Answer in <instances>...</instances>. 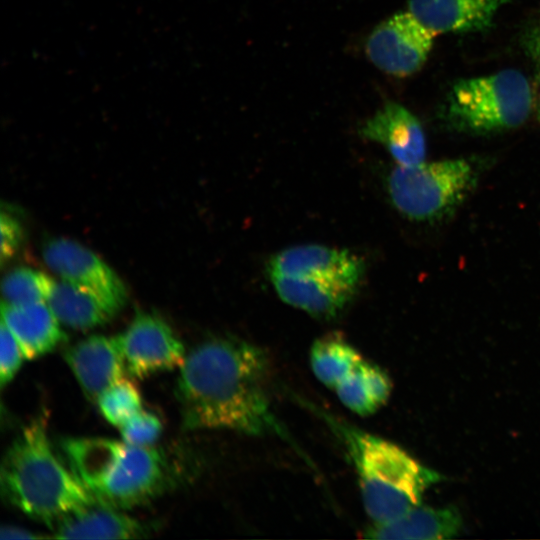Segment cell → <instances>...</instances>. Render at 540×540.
Here are the masks:
<instances>
[{"label": "cell", "instance_id": "cell-7", "mask_svg": "<svg viewBox=\"0 0 540 540\" xmlns=\"http://www.w3.org/2000/svg\"><path fill=\"white\" fill-rule=\"evenodd\" d=\"M466 159L398 165L390 173L387 189L395 208L417 221L449 217L472 192L477 173Z\"/></svg>", "mask_w": 540, "mask_h": 540}, {"label": "cell", "instance_id": "cell-13", "mask_svg": "<svg viewBox=\"0 0 540 540\" xmlns=\"http://www.w3.org/2000/svg\"><path fill=\"white\" fill-rule=\"evenodd\" d=\"M512 0H409L408 11L435 35L488 29Z\"/></svg>", "mask_w": 540, "mask_h": 540}, {"label": "cell", "instance_id": "cell-18", "mask_svg": "<svg viewBox=\"0 0 540 540\" xmlns=\"http://www.w3.org/2000/svg\"><path fill=\"white\" fill-rule=\"evenodd\" d=\"M46 302L60 323L74 329L102 326L115 316L93 294L64 280L55 282Z\"/></svg>", "mask_w": 540, "mask_h": 540}, {"label": "cell", "instance_id": "cell-1", "mask_svg": "<svg viewBox=\"0 0 540 540\" xmlns=\"http://www.w3.org/2000/svg\"><path fill=\"white\" fill-rule=\"evenodd\" d=\"M269 381V359L256 345L233 337L200 343L186 355L177 380L184 427L252 436L281 433Z\"/></svg>", "mask_w": 540, "mask_h": 540}, {"label": "cell", "instance_id": "cell-26", "mask_svg": "<svg viewBox=\"0 0 540 540\" xmlns=\"http://www.w3.org/2000/svg\"><path fill=\"white\" fill-rule=\"evenodd\" d=\"M42 538V536L34 534L26 529L12 526H4L0 531V539L2 540H11V539H36Z\"/></svg>", "mask_w": 540, "mask_h": 540}, {"label": "cell", "instance_id": "cell-19", "mask_svg": "<svg viewBox=\"0 0 540 540\" xmlns=\"http://www.w3.org/2000/svg\"><path fill=\"white\" fill-rule=\"evenodd\" d=\"M364 357L338 334L316 340L310 350V365L317 380L334 391Z\"/></svg>", "mask_w": 540, "mask_h": 540}, {"label": "cell", "instance_id": "cell-24", "mask_svg": "<svg viewBox=\"0 0 540 540\" xmlns=\"http://www.w3.org/2000/svg\"><path fill=\"white\" fill-rule=\"evenodd\" d=\"M0 232V260L4 264L20 247L23 239V228L13 215L2 211L0 216Z\"/></svg>", "mask_w": 540, "mask_h": 540}, {"label": "cell", "instance_id": "cell-16", "mask_svg": "<svg viewBox=\"0 0 540 540\" xmlns=\"http://www.w3.org/2000/svg\"><path fill=\"white\" fill-rule=\"evenodd\" d=\"M51 529L59 539H131L145 534L139 521L99 503L63 517Z\"/></svg>", "mask_w": 540, "mask_h": 540}, {"label": "cell", "instance_id": "cell-25", "mask_svg": "<svg viewBox=\"0 0 540 540\" xmlns=\"http://www.w3.org/2000/svg\"><path fill=\"white\" fill-rule=\"evenodd\" d=\"M523 43L528 55L540 64V20L527 30Z\"/></svg>", "mask_w": 540, "mask_h": 540}, {"label": "cell", "instance_id": "cell-23", "mask_svg": "<svg viewBox=\"0 0 540 540\" xmlns=\"http://www.w3.org/2000/svg\"><path fill=\"white\" fill-rule=\"evenodd\" d=\"M21 347L9 330L1 321L0 327V382L4 387L18 372L24 359Z\"/></svg>", "mask_w": 540, "mask_h": 540}, {"label": "cell", "instance_id": "cell-4", "mask_svg": "<svg viewBox=\"0 0 540 540\" xmlns=\"http://www.w3.org/2000/svg\"><path fill=\"white\" fill-rule=\"evenodd\" d=\"M353 462L364 510L373 523L391 521L421 504L441 476L395 443L325 416Z\"/></svg>", "mask_w": 540, "mask_h": 540}, {"label": "cell", "instance_id": "cell-20", "mask_svg": "<svg viewBox=\"0 0 540 540\" xmlns=\"http://www.w3.org/2000/svg\"><path fill=\"white\" fill-rule=\"evenodd\" d=\"M55 281L47 274L31 268L10 271L2 280L3 302L12 305L47 301Z\"/></svg>", "mask_w": 540, "mask_h": 540}, {"label": "cell", "instance_id": "cell-10", "mask_svg": "<svg viewBox=\"0 0 540 540\" xmlns=\"http://www.w3.org/2000/svg\"><path fill=\"white\" fill-rule=\"evenodd\" d=\"M117 336L127 373L134 378L144 379L181 366L186 357L184 346L172 328L153 314H137Z\"/></svg>", "mask_w": 540, "mask_h": 540}, {"label": "cell", "instance_id": "cell-15", "mask_svg": "<svg viewBox=\"0 0 540 540\" xmlns=\"http://www.w3.org/2000/svg\"><path fill=\"white\" fill-rule=\"evenodd\" d=\"M461 526V515L454 507L418 505L391 521L373 523L364 531V537L382 540L449 539L460 532Z\"/></svg>", "mask_w": 540, "mask_h": 540}, {"label": "cell", "instance_id": "cell-12", "mask_svg": "<svg viewBox=\"0 0 540 540\" xmlns=\"http://www.w3.org/2000/svg\"><path fill=\"white\" fill-rule=\"evenodd\" d=\"M359 134L383 145L400 166H413L425 161L426 138L418 118L396 102H387L366 120Z\"/></svg>", "mask_w": 540, "mask_h": 540}, {"label": "cell", "instance_id": "cell-9", "mask_svg": "<svg viewBox=\"0 0 540 540\" xmlns=\"http://www.w3.org/2000/svg\"><path fill=\"white\" fill-rule=\"evenodd\" d=\"M43 258L62 280L93 294L114 315L126 304L127 292L121 279L83 245L69 239H53L44 246Z\"/></svg>", "mask_w": 540, "mask_h": 540}, {"label": "cell", "instance_id": "cell-2", "mask_svg": "<svg viewBox=\"0 0 540 540\" xmlns=\"http://www.w3.org/2000/svg\"><path fill=\"white\" fill-rule=\"evenodd\" d=\"M0 484L8 504L50 528L63 517L97 503L57 458L41 417L9 446L1 463Z\"/></svg>", "mask_w": 540, "mask_h": 540}, {"label": "cell", "instance_id": "cell-5", "mask_svg": "<svg viewBox=\"0 0 540 540\" xmlns=\"http://www.w3.org/2000/svg\"><path fill=\"white\" fill-rule=\"evenodd\" d=\"M267 271L282 301L318 319L330 320L357 294L365 265L350 251L309 244L275 254Z\"/></svg>", "mask_w": 540, "mask_h": 540}, {"label": "cell", "instance_id": "cell-22", "mask_svg": "<svg viewBox=\"0 0 540 540\" xmlns=\"http://www.w3.org/2000/svg\"><path fill=\"white\" fill-rule=\"evenodd\" d=\"M119 428L124 442L135 446H151L159 438L162 424L154 413L141 409Z\"/></svg>", "mask_w": 540, "mask_h": 540}, {"label": "cell", "instance_id": "cell-11", "mask_svg": "<svg viewBox=\"0 0 540 540\" xmlns=\"http://www.w3.org/2000/svg\"><path fill=\"white\" fill-rule=\"evenodd\" d=\"M64 358L85 395L95 401L127 372L118 336L91 335L69 347Z\"/></svg>", "mask_w": 540, "mask_h": 540}, {"label": "cell", "instance_id": "cell-3", "mask_svg": "<svg viewBox=\"0 0 540 540\" xmlns=\"http://www.w3.org/2000/svg\"><path fill=\"white\" fill-rule=\"evenodd\" d=\"M68 467L97 503L130 509L159 495L169 483L168 464L152 446L106 438L62 441Z\"/></svg>", "mask_w": 540, "mask_h": 540}, {"label": "cell", "instance_id": "cell-6", "mask_svg": "<svg viewBox=\"0 0 540 540\" xmlns=\"http://www.w3.org/2000/svg\"><path fill=\"white\" fill-rule=\"evenodd\" d=\"M534 109V92L516 69L465 78L449 90L443 114L458 131L488 134L517 128Z\"/></svg>", "mask_w": 540, "mask_h": 540}, {"label": "cell", "instance_id": "cell-27", "mask_svg": "<svg viewBox=\"0 0 540 540\" xmlns=\"http://www.w3.org/2000/svg\"><path fill=\"white\" fill-rule=\"evenodd\" d=\"M534 110L540 122V77L538 80L536 92L534 93Z\"/></svg>", "mask_w": 540, "mask_h": 540}, {"label": "cell", "instance_id": "cell-8", "mask_svg": "<svg viewBox=\"0 0 540 540\" xmlns=\"http://www.w3.org/2000/svg\"><path fill=\"white\" fill-rule=\"evenodd\" d=\"M435 36L409 11L396 13L375 27L365 51L381 71L397 77L409 76L426 62Z\"/></svg>", "mask_w": 540, "mask_h": 540}, {"label": "cell", "instance_id": "cell-17", "mask_svg": "<svg viewBox=\"0 0 540 540\" xmlns=\"http://www.w3.org/2000/svg\"><path fill=\"white\" fill-rule=\"evenodd\" d=\"M392 382L378 365L363 359L334 389L340 402L359 416H370L388 401Z\"/></svg>", "mask_w": 540, "mask_h": 540}, {"label": "cell", "instance_id": "cell-14", "mask_svg": "<svg viewBox=\"0 0 540 540\" xmlns=\"http://www.w3.org/2000/svg\"><path fill=\"white\" fill-rule=\"evenodd\" d=\"M1 321L18 341L26 359L43 356L67 339L45 301L20 305L2 301Z\"/></svg>", "mask_w": 540, "mask_h": 540}, {"label": "cell", "instance_id": "cell-21", "mask_svg": "<svg viewBox=\"0 0 540 540\" xmlns=\"http://www.w3.org/2000/svg\"><path fill=\"white\" fill-rule=\"evenodd\" d=\"M97 404L104 418L117 427L142 409L139 390L126 377L102 392Z\"/></svg>", "mask_w": 540, "mask_h": 540}]
</instances>
